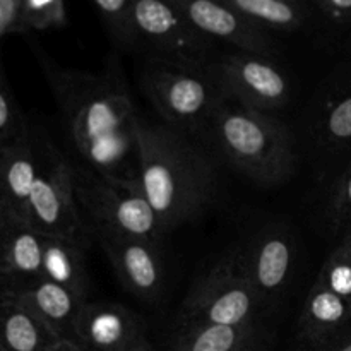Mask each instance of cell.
I'll return each mask as SVG.
<instances>
[{"label": "cell", "mask_w": 351, "mask_h": 351, "mask_svg": "<svg viewBox=\"0 0 351 351\" xmlns=\"http://www.w3.org/2000/svg\"><path fill=\"white\" fill-rule=\"evenodd\" d=\"M129 351H154V348H153V345L147 341L146 336H143V338H141L139 341H137Z\"/></svg>", "instance_id": "cell-32"}, {"label": "cell", "mask_w": 351, "mask_h": 351, "mask_svg": "<svg viewBox=\"0 0 351 351\" xmlns=\"http://www.w3.org/2000/svg\"><path fill=\"white\" fill-rule=\"evenodd\" d=\"M75 147L88 167L137 180L136 117L119 72L103 74L45 67Z\"/></svg>", "instance_id": "cell-1"}, {"label": "cell", "mask_w": 351, "mask_h": 351, "mask_svg": "<svg viewBox=\"0 0 351 351\" xmlns=\"http://www.w3.org/2000/svg\"><path fill=\"white\" fill-rule=\"evenodd\" d=\"M40 170L38 141L29 130L0 146V215L26 221L27 202Z\"/></svg>", "instance_id": "cell-15"}, {"label": "cell", "mask_w": 351, "mask_h": 351, "mask_svg": "<svg viewBox=\"0 0 351 351\" xmlns=\"http://www.w3.org/2000/svg\"><path fill=\"white\" fill-rule=\"evenodd\" d=\"M206 136L230 163L259 184H281L293 173V137L269 113L225 101Z\"/></svg>", "instance_id": "cell-3"}, {"label": "cell", "mask_w": 351, "mask_h": 351, "mask_svg": "<svg viewBox=\"0 0 351 351\" xmlns=\"http://www.w3.org/2000/svg\"><path fill=\"white\" fill-rule=\"evenodd\" d=\"M40 170L27 202L26 221L43 237L74 240L88 247L91 235L74 191L72 167L50 143L40 144Z\"/></svg>", "instance_id": "cell-7"}, {"label": "cell", "mask_w": 351, "mask_h": 351, "mask_svg": "<svg viewBox=\"0 0 351 351\" xmlns=\"http://www.w3.org/2000/svg\"><path fill=\"white\" fill-rule=\"evenodd\" d=\"M322 9L335 17L351 16V0H315Z\"/></svg>", "instance_id": "cell-29"}, {"label": "cell", "mask_w": 351, "mask_h": 351, "mask_svg": "<svg viewBox=\"0 0 351 351\" xmlns=\"http://www.w3.org/2000/svg\"><path fill=\"white\" fill-rule=\"evenodd\" d=\"M137 182L163 232L204 211L216 191V175L184 136L171 127L137 122Z\"/></svg>", "instance_id": "cell-2"}, {"label": "cell", "mask_w": 351, "mask_h": 351, "mask_svg": "<svg viewBox=\"0 0 351 351\" xmlns=\"http://www.w3.org/2000/svg\"><path fill=\"white\" fill-rule=\"evenodd\" d=\"M267 307L245 266L243 245L221 257L192 287L178 312V324L245 326Z\"/></svg>", "instance_id": "cell-6"}, {"label": "cell", "mask_w": 351, "mask_h": 351, "mask_svg": "<svg viewBox=\"0 0 351 351\" xmlns=\"http://www.w3.org/2000/svg\"><path fill=\"white\" fill-rule=\"evenodd\" d=\"M99 14L108 24L113 36L122 45L137 41L132 24V0H93Z\"/></svg>", "instance_id": "cell-23"}, {"label": "cell", "mask_w": 351, "mask_h": 351, "mask_svg": "<svg viewBox=\"0 0 351 351\" xmlns=\"http://www.w3.org/2000/svg\"><path fill=\"white\" fill-rule=\"evenodd\" d=\"M311 351H351V335L343 332V335H339L332 341L317 346V348H311Z\"/></svg>", "instance_id": "cell-30"}, {"label": "cell", "mask_w": 351, "mask_h": 351, "mask_svg": "<svg viewBox=\"0 0 351 351\" xmlns=\"http://www.w3.org/2000/svg\"><path fill=\"white\" fill-rule=\"evenodd\" d=\"M105 250L117 278L129 293L144 302H154L167 280V266L161 242L141 237L91 232Z\"/></svg>", "instance_id": "cell-10"}, {"label": "cell", "mask_w": 351, "mask_h": 351, "mask_svg": "<svg viewBox=\"0 0 351 351\" xmlns=\"http://www.w3.org/2000/svg\"><path fill=\"white\" fill-rule=\"evenodd\" d=\"M21 304L33 311L60 339H72L75 317L88 300L69 288L45 278L23 290L9 291Z\"/></svg>", "instance_id": "cell-17"}, {"label": "cell", "mask_w": 351, "mask_h": 351, "mask_svg": "<svg viewBox=\"0 0 351 351\" xmlns=\"http://www.w3.org/2000/svg\"><path fill=\"white\" fill-rule=\"evenodd\" d=\"M216 81L226 98L257 112H276L290 101V81L269 57L249 51L225 55L218 60Z\"/></svg>", "instance_id": "cell-8"}, {"label": "cell", "mask_w": 351, "mask_h": 351, "mask_svg": "<svg viewBox=\"0 0 351 351\" xmlns=\"http://www.w3.org/2000/svg\"><path fill=\"white\" fill-rule=\"evenodd\" d=\"M141 84L171 129L184 132L206 136L213 117L228 99L213 72L160 55L144 62Z\"/></svg>", "instance_id": "cell-4"}, {"label": "cell", "mask_w": 351, "mask_h": 351, "mask_svg": "<svg viewBox=\"0 0 351 351\" xmlns=\"http://www.w3.org/2000/svg\"><path fill=\"white\" fill-rule=\"evenodd\" d=\"M288 2H293V3H297V2H298V0H288Z\"/></svg>", "instance_id": "cell-34"}, {"label": "cell", "mask_w": 351, "mask_h": 351, "mask_svg": "<svg viewBox=\"0 0 351 351\" xmlns=\"http://www.w3.org/2000/svg\"><path fill=\"white\" fill-rule=\"evenodd\" d=\"M0 351H3V350H2V348H0Z\"/></svg>", "instance_id": "cell-35"}, {"label": "cell", "mask_w": 351, "mask_h": 351, "mask_svg": "<svg viewBox=\"0 0 351 351\" xmlns=\"http://www.w3.org/2000/svg\"><path fill=\"white\" fill-rule=\"evenodd\" d=\"M74 191L91 232L161 242L165 232L137 180L112 177L91 167H72Z\"/></svg>", "instance_id": "cell-5"}, {"label": "cell", "mask_w": 351, "mask_h": 351, "mask_svg": "<svg viewBox=\"0 0 351 351\" xmlns=\"http://www.w3.org/2000/svg\"><path fill=\"white\" fill-rule=\"evenodd\" d=\"M84 249V245L74 240L45 237L41 278L62 285L84 300H89L91 287H89Z\"/></svg>", "instance_id": "cell-20"}, {"label": "cell", "mask_w": 351, "mask_h": 351, "mask_svg": "<svg viewBox=\"0 0 351 351\" xmlns=\"http://www.w3.org/2000/svg\"><path fill=\"white\" fill-rule=\"evenodd\" d=\"M26 130V122L14 101V96L3 75L2 64H0V146L12 143Z\"/></svg>", "instance_id": "cell-25"}, {"label": "cell", "mask_w": 351, "mask_h": 351, "mask_svg": "<svg viewBox=\"0 0 351 351\" xmlns=\"http://www.w3.org/2000/svg\"><path fill=\"white\" fill-rule=\"evenodd\" d=\"M331 213L335 225L346 232L351 226V163L336 184Z\"/></svg>", "instance_id": "cell-27"}, {"label": "cell", "mask_w": 351, "mask_h": 351, "mask_svg": "<svg viewBox=\"0 0 351 351\" xmlns=\"http://www.w3.org/2000/svg\"><path fill=\"white\" fill-rule=\"evenodd\" d=\"M48 351H84L77 343H74L72 339H58L53 346Z\"/></svg>", "instance_id": "cell-31"}, {"label": "cell", "mask_w": 351, "mask_h": 351, "mask_svg": "<svg viewBox=\"0 0 351 351\" xmlns=\"http://www.w3.org/2000/svg\"><path fill=\"white\" fill-rule=\"evenodd\" d=\"M185 19L209 40L232 43L240 51L264 55L273 53V43L264 27L245 19L221 0H170Z\"/></svg>", "instance_id": "cell-12"}, {"label": "cell", "mask_w": 351, "mask_h": 351, "mask_svg": "<svg viewBox=\"0 0 351 351\" xmlns=\"http://www.w3.org/2000/svg\"><path fill=\"white\" fill-rule=\"evenodd\" d=\"M137 40L149 43L160 57L204 67L211 40L199 33L170 0H132Z\"/></svg>", "instance_id": "cell-9"}, {"label": "cell", "mask_w": 351, "mask_h": 351, "mask_svg": "<svg viewBox=\"0 0 351 351\" xmlns=\"http://www.w3.org/2000/svg\"><path fill=\"white\" fill-rule=\"evenodd\" d=\"M58 336L21 304L12 293L0 290V348L3 351H48Z\"/></svg>", "instance_id": "cell-18"}, {"label": "cell", "mask_w": 351, "mask_h": 351, "mask_svg": "<svg viewBox=\"0 0 351 351\" xmlns=\"http://www.w3.org/2000/svg\"><path fill=\"white\" fill-rule=\"evenodd\" d=\"M339 247L345 250L346 256H348L351 259V226L345 232V237H343V242H341V245H339Z\"/></svg>", "instance_id": "cell-33"}, {"label": "cell", "mask_w": 351, "mask_h": 351, "mask_svg": "<svg viewBox=\"0 0 351 351\" xmlns=\"http://www.w3.org/2000/svg\"><path fill=\"white\" fill-rule=\"evenodd\" d=\"M247 273L267 305L276 300L290 283L295 249L285 230H263L250 243L243 245Z\"/></svg>", "instance_id": "cell-14"}, {"label": "cell", "mask_w": 351, "mask_h": 351, "mask_svg": "<svg viewBox=\"0 0 351 351\" xmlns=\"http://www.w3.org/2000/svg\"><path fill=\"white\" fill-rule=\"evenodd\" d=\"M315 281L351 302V259L341 247L324 261Z\"/></svg>", "instance_id": "cell-24"}, {"label": "cell", "mask_w": 351, "mask_h": 351, "mask_svg": "<svg viewBox=\"0 0 351 351\" xmlns=\"http://www.w3.org/2000/svg\"><path fill=\"white\" fill-rule=\"evenodd\" d=\"M17 29H23L21 0H0V36Z\"/></svg>", "instance_id": "cell-28"}, {"label": "cell", "mask_w": 351, "mask_h": 351, "mask_svg": "<svg viewBox=\"0 0 351 351\" xmlns=\"http://www.w3.org/2000/svg\"><path fill=\"white\" fill-rule=\"evenodd\" d=\"M324 129L329 141L335 143L351 141V95L338 99L329 108L324 120Z\"/></svg>", "instance_id": "cell-26"}, {"label": "cell", "mask_w": 351, "mask_h": 351, "mask_svg": "<svg viewBox=\"0 0 351 351\" xmlns=\"http://www.w3.org/2000/svg\"><path fill=\"white\" fill-rule=\"evenodd\" d=\"M23 27L50 29L67 23L64 0H21Z\"/></svg>", "instance_id": "cell-22"}, {"label": "cell", "mask_w": 351, "mask_h": 351, "mask_svg": "<svg viewBox=\"0 0 351 351\" xmlns=\"http://www.w3.org/2000/svg\"><path fill=\"white\" fill-rule=\"evenodd\" d=\"M245 19L261 27L295 29L302 24V10L288 0H221Z\"/></svg>", "instance_id": "cell-21"}, {"label": "cell", "mask_w": 351, "mask_h": 351, "mask_svg": "<svg viewBox=\"0 0 351 351\" xmlns=\"http://www.w3.org/2000/svg\"><path fill=\"white\" fill-rule=\"evenodd\" d=\"M143 336L141 319L115 302L88 300L72 329V341L84 351H129Z\"/></svg>", "instance_id": "cell-11"}, {"label": "cell", "mask_w": 351, "mask_h": 351, "mask_svg": "<svg viewBox=\"0 0 351 351\" xmlns=\"http://www.w3.org/2000/svg\"><path fill=\"white\" fill-rule=\"evenodd\" d=\"M351 322V302L315 281L300 317V338L311 348L326 345L343 335Z\"/></svg>", "instance_id": "cell-16"}, {"label": "cell", "mask_w": 351, "mask_h": 351, "mask_svg": "<svg viewBox=\"0 0 351 351\" xmlns=\"http://www.w3.org/2000/svg\"><path fill=\"white\" fill-rule=\"evenodd\" d=\"M45 237L16 216L0 215V290L16 291L41 280Z\"/></svg>", "instance_id": "cell-13"}, {"label": "cell", "mask_w": 351, "mask_h": 351, "mask_svg": "<svg viewBox=\"0 0 351 351\" xmlns=\"http://www.w3.org/2000/svg\"><path fill=\"white\" fill-rule=\"evenodd\" d=\"M261 339L259 322L245 326H178L173 351H254Z\"/></svg>", "instance_id": "cell-19"}]
</instances>
